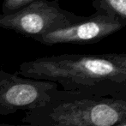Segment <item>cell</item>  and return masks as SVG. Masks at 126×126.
Listing matches in <instances>:
<instances>
[{
    "instance_id": "obj_1",
    "label": "cell",
    "mask_w": 126,
    "mask_h": 126,
    "mask_svg": "<svg viewBox=\"0 0 126 126\" xmlns=\"http://www.w3.org/2000/svg\"><path fill=\"white\" fill-rule=\"evenodd\" d=\"M17 73L55 82L63 90L97 97H126V70L101 54H60L23 62Z\"/></svg>"
},
{
    "instance_id": "obj_10",
    "label": "cell",
    "mask_w": 126,
    "mask_h": 126,
    "mask_svg": "<svg viewBox=\"0 0 126 126\" xmlns=\"http://www.w3.org/2000/svg\"><path fill=\"white\" fill-rule=\"evenodd\" d=\"M117 126H126V121L124 122V123H122V124H119V125H118Z\"/></svg>"
},
{
    "instance_id": "obj_5",
    "label": "cell",
    "mask_w": 126,
    "mask_h": 126,
    "mask_svg": "<svg viewBox=\"0 0 126 126\" xmlns=\"http://www.w3.org/2000/svg\"><path fill=\"white\" fill-rule=\"evenodd\" d=\"M125 27L113 16L103 10H95L93 15L86 16L81 22L55 30L35 40L48 47L58 44H94Z\"/></svg>"
},
{
    "instance_id": "obj_3",
    "label": "cell",
    "mask_w": 126,
    "mask_h": 126,
    "mask_svg": "<svg viewBox=\"0 0 126 126\" xmlns=\"http://www.w3.org/2000/svg\"><path fill=\"white\" fill-rule=\"evenodd\" d=\"M85 17L62 9L58 0H37L15 14L0 15V28L36 40L55 30L81 22Z\"/></svg>"
},
{
    "instance_id": "obj_2",
    "label": "cell",
    "mask_w": 126,
    "mask_h": 126,
    "mask_svg": "<svg viewBox=\"0 0 126 126\" xmlns=\"http://www.w3.org/2000/svg\"><path fill=\"white\" fill-rule=\"evenodd\" d=\"M126 121V97H97L57 89L43 106L27 111L22 123L39 126H117Z\"/></svg>"
},
{
    "instance_id": "obj_8",
    "label": "cell",
    "mask_w": 126,
    "mask_h": 126,
    "mask_svg": "<svg viewBox=\"0 0 126 126\" xmlns=\"http://www.w3.org/2000/svg\"><path fill=\"white\" fill-rule=\"evenodd\" d=\"M105 56L121 68L126 70V53H104Z\"/></svg>"
},
{
    "instance_id": "obj_4",
    "label": "cell",
    "mask_w": 126,
    "mask_h": 126,
    "mask_svg": "<svg viewBox=\"0 0 126 126\" xmlns=\"http://www.w3.org/2000/svg\"><path fill=\"white\" fill-rule=\"evenodd\" d=\"M58 85L44 80L24 77L17 72L0 70V115L29 111L43 106Z\"/></svg>"
},
{
    "instance_id": "obj_6",
    "label": "cell",
    "mask_w": 126,
    "mask_h": 126,
    "mask_svg": "<svg viewBox=\"0 0 126 126\" xmlns=\"http://www.w3.org/2000/svg\"><path fill=\"white\" fill-rule=\"evenodd\" d=\"M92 6L95 10H103L113 16L126 25V0H94Z\"/></svg>"
},
{
    "instance_id": "obj_9",
    "label": "cell",
    "mask_w": 126,
    "mask_h": 126,
    "mask_svg": "<svg viewBox=\"0 0 126 126\" xmlns=\"http://www.w3.org/2000/svg\"><path fill=\"white\" fill-rule=\"evenodd\" d=\"M0 126H39V125H10V124H0Z\"/></svg>"
},
{
    "instance_id": "obj_7",
    "label": "cell",
    "mask_w": 126,
    "mask_h": 126,
    "mask_svg": "<svg viewBox=\"0 0 126 126\" xmlns=\"http://www.w3.org/2000/svg\"><path fill=\"white\" fill-rule=\"evenodd\" d=\"M37 0H3L2 5V14L10 16L25 9Z\"/></svg>"
}]
</instances>
